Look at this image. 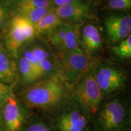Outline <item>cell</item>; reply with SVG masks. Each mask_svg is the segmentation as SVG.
<instances>
[{
	"mask_svg": "<svg viewBox=\"0 0 131 131\" xmlns=\"http://www.w3.org/2000/svg\"><path fill=\"white\" fill-rule=\"evenodd\" d=\"M66 94L64 81L58 74H55L24 90L21 98L29 107L50 109L61 104Z\"/></svg>",
	"mask_w": 131,
	"mask_h": 131,
	"instance_id": "6da1fadb",
	"label": "cell"
},
{
	"mask_svg": "<svg viewBox=\"0 0 131 131\" xmlns=\"http://www.w3.org/2000/svg\"><path fill=\"white\" fill-rule=\"evenodd\" d=\"M36 35L34 24L21 15L10 19L5 35L6 50L13 58L18 57L21 48Z\"/></svg>",
	"mask_w": 131,
	"mask_h": 131,
	"instance_id": "7a4b0ae2",
	"label": "cell"
},
{
	"mask_svg": "<svg viewBox=\"0 0 131 131\" xmlns=\"http://www.w3.org/2000/svg\"><path fill=\"white\" fill-rule=\"evenodd\" d=\"M75 97L79 107L87 117L97 112L103 96L93 73H88L83 77L75 89Z\"/></svg>",
	"mask_w": 131,
	"mask_h": 131,
	"instance_id": "3957f363",
	"label": "cell"
},
{
	"mask_svg": "<svg viewBox=\"0 0 131 131\" xmlns=\"http://www.w3.org/2000/svg\"><path fill=\"white\" fill-rule=\"evenodd\" d=\"M93 61L81 49L64 52L60 60V77L63 81L74 83L89 73Z\"/></svg>",
	"mask_w": 131,
	"mask_h": 131,
	"instance_id": "277c9868",
	"label": "cell"
},
{
	"mask_svg": "<svg viewBox=\"0 0 131 131\" xmlns=\"http://www.w3.org/2000/svg\"><path fill=\"white\" fill-rule=\"evenodd\" d=\"M26 113L18 100L12 93L0 106V122L2 131H19Z\"/></svg>",
	"mask_w": 131,
	"mask_h": 131,
	"instance_id": "5b68a950",
	"label": "cell"
},
{
	"mask_svg": "<svg viewBox=\"0 0 131 131\" xmlns=\"http://www.w3.org/2000/svg\"><path fill=\"white\" fill-rule=\"evenodd\" d=\"M126 113L123 104L118 100L106 103L98 115L96 123L101 131H118L124 125Z\"/></svg>",
	"mask_w": 131,
	"mask_h": 131,
	"instance_id": "8992f818",
	"label": "cell"
},
{
	"mask_svg": "<svg viewBox=\"0 0 131 131\" xmlns=\"http://www.w3.org/2000/svg\"><path fill=\"white\" fill-rule=\"evenodd\" d=\"M95 78L103 96L114 94L122 89L126 80L125 75L122 70L112 67L101 68Z\"/></svg>",
	"mask_w": 131,
	"mask_h": 131,
	"instance_id": "52a82bcc",
	"label": "cell"
},
{
	"mask_svg": "<svg viewBox=\"0 0 131 131\" xmlns=\"http://www.w3.org/2000/svg\"><path fill=\"white\" fill-rule=\"evenodd\" d=\"M87 116L80 107H72L60 115L57 122L59 131H84Z\"/></svg>",
	"mask_w": 131,
	"mask_h": 131,
	"instance_id": "ba28073f",
	"label": "cell"
},
{
	"mask_svg": "<svg viewBox=\"0 0 131 131\" xmlns=\"http://www.w3.org/2000/svg\"><path fill=\"white\" fill-rule=\"evenodd\" d=\"M104 24L108 37L113 42L122 41L130 35V15L111 16L106 19Z\"/></svg>",
	"mask_w": 131,
	"mask_h": 131,
	"instance_id": "9c48e42d",
	"label": "cell"
},
{
	"mask_svg": "<svg viewBox=\"0 0 131 131\" xmlns=\"http://www.w3.org/2000/svg\"><path fill=\"white\" fill-rule=\"evenodd\" d=\"M53 10L63 21H81L88 18L91 14L89 5L83 3L81 0L59 7H53Z\"/></svg>",
	"mask_w": 131,
	"mask_h": 131,
	"instance_id": "30bf717a",
	"label": "cell"
},
{
	"mask_svg": "<svg viewBox=\"0 0 131 131\" xmlns=\"http://www.w3.org/2000/svg\"><path fill=\"white\" fill-rule=\"evenodd\" d=\"M18 77V68L13 57L0 46V81L12 86Z\"/></svg>",
	"mask_w": 131,
	"mask_h": 131,
	"instance_id": "8fae6325",
	"label": "cell"
},
{
	"mask_svg": "<svg viewBox=\"0 0 131 131\" xmlns=\"http://www.w3.org/2000/svg\"><path fill=\"white\" fill-rule=\"evenodd\" d=\"M30 50L37 60L42 77L50 75H53L56 66L53 61V58L49 52L44 47L35 45Z\"/></svg>",
	"mask_w": 131,
	"mask_h": 131,
	"instance_id": "7c38bea8",
	"label": "cell"
},
{
	"mask_svg": "<svg viewBox=\"0 0 131 131\" xmlns=\"http://www.w3.org/2000/svg\"><path fill=\"white\" fill-rule=\"evenodd\" d=\"M81 44L88 52H95L100 48L102 45L101 36L95 26L88 24L84 26L82 31Z\"/></svg>",
	"mask_w": 131,
	"mask_h": 131,
	"instance_id": "4fadbf2b",
	"label": "cell"
},
{
	"mask_svg": "<svg viewBox=\"0 0 131 131\" xmlns=\"http://www.w3.org/2000/svg\"><path fill=\"white\" fill-rule=\"evenodd\" d=\"M62 23H63V21L55 12L53 7L40 21L34 24L35 34H49Z\"/></svg>",
	"mask_w": 131,
	"mask_h": 131,
	"instance_id": "5bb4252c",
	"label": "cell"
},
{
	"mask_svg": "<svg viewBox=\"0 0 131 131\" xmlns=\"http://www.w3.org/2000/svg\"><path fill=\"white\" fill-rule=\"evenodd\" d=\"M80 37L79 24H69L61 51L70 52L80 49Z\"/></svg>",
	"mask_w": 131,
	"mask_h": 131,
	"instance_id": "9a60e30c",
	"label": "cell"
},
{
	"mask_svg": "<svg viewBox=\"0 0 131 131\" xmlns=\"http://www.w3.org/2000/svg\"><path fill=\"white\" fill-rule=\"evenodd\" d=\"M18 71L23 80L27 83H33L41 78L30 61L23 56L21 57L19 59Z\"/></svg>",
	"mask_w": 131,
	"mask_h": 131,
	"instance_id": "2e32d148",
	"label": "cell"
},
{
	"mask_svg": "<svg viewBox=\"0 0 131 131\" xmlns=\"http://www.w3.org/2000/svg\"><path fill=\"white\" fill-rule=\"evenodd\" d=\"M69 24L63 23L49 34V39L52 45L61 51L63 49L64 41L69 27Z\"/></svg>",
	"mask_w": 131,
	"mask_h": 131,
	"instance_id": "e0dca14e",
	"label": "cell"
},
{
	"mask_svg": "<svg viewBox=\"0 0 131 131\" xmlns=\"http://www.w3.org/2000/svg\"><path fill=\"white\" fill-rule=\"evenodd\" d=\"M52 7L49 8H39L27 10H21L16 11V14L24 16L28 19L31 23L35 24L40 21L42 18L51 10Z\"/></svg>",
	"mask_w": 131,
	"mask_h": 131,
	"instance_id": "ac0fdd59",
	"label": "cell"
},
{
	"mask_svg": "<svg viewBox=\"0 0 131 131\" xmlns=\"http://www.w3.org/2000/svg\"><path fill=\"white\" fill-rule=\"evenodd\" d=\"M115 55L122 58H130L131 57V35L127 38L112 48Z\"/></svg>",
	"mask_w": 131,
	"mask_h": 131,
	"instance_id": "d6986e66",
	"label": "cell"
},
{
	"mask_svg": "<svg viewBox=\"0 0 131 131\" xmlns=\"http://www.w3.org/2000/svg\"><path fill=\"white\" fill-rule=\"evenodd\" d=\"M17 10L39 8H49L53 7L50 0H27L25 2L15 5Z\"/></svg>",
	"mask_w": 131,
	"mask_h": 131,
	"instance_id": "ffe728a7",
	"label": "cell"
},
{
	"mask_svg": "<svg viewBox=\"0 0 131 131\" xmlns=\"http://www.w3.org/2000/svg\"><path fill=\"white\" fill-rule=\"evenodd\" d=\"M108 7L115 10H127L131 7V0H108Z\"/></svg>",
	"mask_w": 131,
	"mask_h": 131,
	"instance_id": "44dd1931",
	"label": "cell"
},
{
	"mask_svg": "<svg viewBox=\"0 0 131 131\" xmlns=\"http://www.w3.org/2000/svg\"><path fill=\"white\" fill-rule=\"evenodd\" d=\"M9 14V6L7 3L0 1V29H3L6 26Z\"/></svg>",
	"mask_w": 131,
	"mask_h": 131,
	"instance_id": "7402d4cb",
	"label": "cell"
},
{
	"mask_svg": "<svg viewBox=\"0 0 131 131\" xmlns=\"http://www.w3.org/2000/svg\"><path fill=\"white\" fill-rule=\"evenodd\" d=\"M26 131H52L45 123L35 120L32 122L27 127Z\"/></svg>",
	"mask_w": 131,
	"mask_h": 131,
	"instance_id": "603a6c76",
	"label": "cell"
},
{
	"mask_svg": "<svg viewBox=\"0 0 131 131\" xmlns=\"http://www.w3.org/2000/svg\"><path fill=\"white\" fill-rule=\"evenodd\" d=\"M12 93V86L0 81V106Z\"/></svg>",
	"mask_w": 131,
	"mask_h": 131,
	"instance_id": "cb8c5ba5",
	"label": "cell"
},
{
	"mask_svg": "<svg viewBox=\"0 0 131 131\" xmlns=\"http://www.w3.org/2000/svg\"><path fill=\"white\" fill-rule=\"evenodd\" d=\"M77 1H80V0H50L52 6H55L54 7L64 6Z\"/></svg>",
	"mask_w": 131,
	"mask_h": 131,
	"instance_id": "d4e9b609",
	"label": "cell"
},
{
	"mask_svg": "<svg viewBox=\"0 0 131 131\" xmlns=\"http://www.w3.org/2000/svg\"><path fill=\"white\" fill-rule=\"evenodd\" d=\"M27 1V0H15V4L16 5L18 4H19V3L25 2V1Z\"/></svg>",
	"mask_w": 131,
	"mask_h": 131,
	"instance_id": "484cf974",
	"label": "cell"
}]
</instances>
